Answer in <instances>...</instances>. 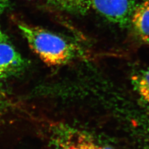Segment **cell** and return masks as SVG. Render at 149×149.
Segmentation results:
<instances>
[{
    "mask_svg": "<svg viewBox=\"0 0 149 149\" xmlns=\"http://www.w3.org/2000/svg\"><path fill=\"white\" fill-rule=\"evenodd\" d=\"M18 27L32 50L49 65H66L84 54L79 45L57 33L23 22Z\"/></svg>",
    "mask_w": 149,
    "mask_h": 149,
    "instance_id": "obj_1",
    "label": "cell"
},
{
    "mask_svg": "<svg viewBox=\"0 0 149 149\" xmlns=\"http://www.w3.org/2000/svg\"><path fill=\"white\" fill-rule=\"evenodd\" d=\"M45 133L50 149H114L85 132L62 123L49 124Z\"/></svg>",
    "mask_w": 149,
    "mask_h": 149,
    "instance_id": "obj_2",
    "label": "cell"
},
{
    "mask_svg": "<svg viewBox=\"0 0 149 149\" xmlns=\"http://www.w3.org/2000/svg\"><path fill=\"white\" fill-rule=\"evenodd\" d=\"M91 7L108 21L123 27L130 23L136 6L135 0H91Z\"/></svg>",
    "mask_w": 149,
    "mask_h": 149,
    "instance_id": "obj_3",
    "label": "cell"
},
{
    "mask_svg": "<svg viewBox=\"0 0 149 149\" xmlns=\"http://www.w3.org/2000/svg\"><path fill=\"white\" fill-rule=\"evenodd\" d=\"M28 62L11 44L0 43V79L17 76L24 72Z\"/></svg>",
    "mask_w": 149,
    "mask_h": 149,
    "instance_id": "obj_4",
    "label": "cell"
},
{
    "mask_svg": "<svg viewBox=\"0 0 149 149\" xmlns=\"http://www.w3.org/2000/svg\"><path fill=\"white\" fill-rule=\"evenodd\" d=\"M130 23L141 41L149 44V0H145L136 6Z\"/></svg>",
    "mask_w": 149,
    "mask_h": 149,
    "instance_id": "obj_5",
    "label": "cell"
},
{
    "mask_svg": "<svg viewBox=\"0 0 149 149\" xmlns=\"http://www.w3.org/2000/svg\"><path fill=\"white\" fill-rule=\"evenodd\" d=\"M50 5L61 11L84 13L91 8V0H48Z\"/></svg>",
    "mask_w": 149,
    "mask_h": 149,
    "instance_id": "obj_6",
    "label": "cell"
},
{
    "mask_svg": "<svg viewBox=\"0 0 149 149\" xmlns=\"http://www.w3.org/2000/svg\"><path fill=\"white\" fill-rule=\"evenodd\" d=\"M132 81L139 96L149 103V68L139 71L133 76Z\"/></svg>",
    "mask_w": 149,
    "mask_h": 149,
    "instance_id": "obj_7",
    "label": "cell"
},
{
    "mask_svg": "<svg viewBox=\"0 0 149 149\" xmlns=\"http://www.w3.org/2000/svg\"><path fill=\"white\" fill-rule=\"evenodd\" d=\"M12 94L4 86L0 84V123L15 107Z\"/></svg>",
    "mask_w": 149,
    "mask_h": 149,
    "instance_id": "obj_8",
    "label": "cell"
},
{
    "mask_svg": "<svg viewBox=\"0 0 149 149\" xmlns=\"http://www.w3.org/2000/svg\"><path fill=\"white\" fill-rule=\"evenodd\" d=\"M10 0H0V16L11 7Z\"/></svg>",
    "mask_w": 149,
    "mask_h": 149,
    "instance_id": "obj_9",
    "label": "cell"
},
{
    "mask_svg": "<svg viewBox=\"0 0 149 149\" xmlns=\"http://www.w3.org/2000/svg\"><path fill=\"white\" fill-rule=\"evenodd\" d=\"M10 39L7 35H6L0 28V43H9Z\"/></svg>",
    "mask_w": 149,
    "mask_h": 149,
    "instance_id": "obj_10",
    "label": "cell"
},
{
    "mask_svg": "<svg viewBox=\"0 0 149 149\" xmlns=\"http://www.w3.org/2000/svg\"><path fill=\"white\" fill-rule=\"evenodd\" d=\"M28 1H37V0H28Z\"/></svg>",
    "mask_w": 149,
    "mask_h": 149,
    "instance_id": "obj_11",
    "label": "cell"
}]
</instances>
